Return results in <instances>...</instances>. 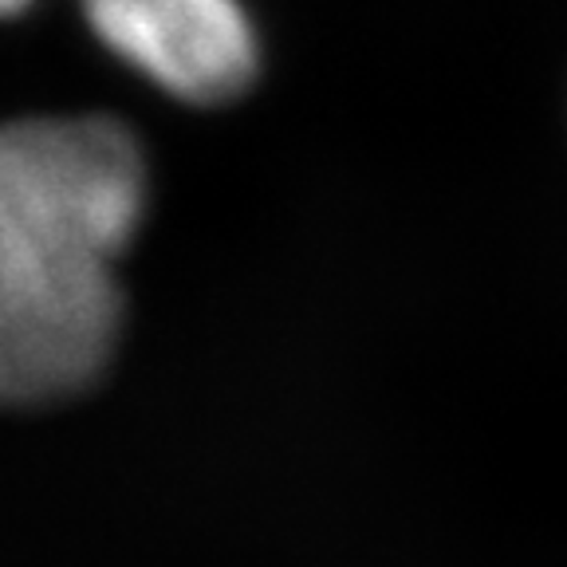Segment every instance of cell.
Instances as JSON below:
<instances>
[{"instance_id":"1","label":"cell","mask_w":567,"mask_h":567,"mask_svg":"<svg viewBox=\"0 0 567 567\" xmlns=\"http://www.w3.org/2000/svg\"><path fill=\"white\" fill-rule=\"evenodd\" d=\"M146 209V158L99 115L0 126V406L87 390L123 331L118 257Z\"/></svg>"},{"instance_id":"2","label":"cell","mask_w":567,"mask_h":567,"mask_svg":"<svg viewBox=\"0 0 567 567\" xmlns=\"http://www.w3.org/2000/svg\"><path fill=\"white\" fill-rule=\"evenodd\" d=\"M91 32L186 103L237 99L257 75V35L237 0H83Z\"/></svg>"},{"instance_id":"3","label":"cell","mask_w":567,"mask_h":567,"mask_svg":"<svg viewBox=\"0 0 567 567\" xmlns=\"http://www.w3.org/2000/svg\"><path fill=\"white\" fill-rule=\"evenodd\" d=\"M35 0H0V20H9V17H20L24 9H32Z\"/></svg>"}]
</instances>
